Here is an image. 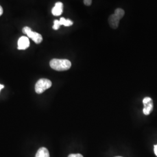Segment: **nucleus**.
<instances>
[{
  "mask_svg": "<svg viewBox=\"0 0 157 157\" xmlns=\"http://www.w3.org/2000/svg\"><path fill=\"white\" fill-rule=\"evenodd\" d=\"M51 67L57 71H64L69 69L72 63L67 59H52L50 62Z\"/></svg>",
  "mask_w": 157,
  "mask_h": 157,
  "instance_id": "1",
  "label": "nucleus"
},
{
  "mask_svg": "<svg viewBox=\"0 0 157 157\" xmlns=\"http://www.w3.org/2000/svg\"><path fill=\"white\" fill-rule=\"evenodd\" d=\"M124 11L121 8L117 9L113 14L109 17L108 22L110 26L112 29H117L119 26L120 20L124 17Z\"/></svg>",
  "mask_w": 157,
  "mask_h": 157,
  "instance_id": "2",
  "label": "nucleus"
},
{
  "mask_svg": "<svg viewBox=\"0 0 157 157\" xmlns=\"http://www.w3.org/2000/svg\"><path fill=\"white\" fill-rule=\"evenodd\" d=\"M52 86V82L47 78H41L35 85V91L37 94H41Z\"/></svg>",
  "mask_w": 157,
  "mask_h": 157,
  "instance_id": "3",
  "label": "nucleus"
},
{
  "mask_svg": "<svg viewBox=\"0 0 157 157\" xmlns=\"http://www.w3.org/2000/svg\"><path fill=\"white\" fill-rule=\"evenodd\" d=\"M23 33L26 34L29 38L33 40L35 43L40 44L43 41V37L40 34L33 32L29 27L26 26L22 29Z\"/></svg>",
  "mask_w": 157,
  "mask_h": 157,
  "instance_id": "4",
  "label": "nucleus"
},
{
  "mask_svg": "<svg viewBox=\"0 0 157 157\" xmlns=\"http://www.w3.org/2000/svg\"><path fill=\"white\" fill-rule=\"evenodd\" d=\"M143 102L144 104L143 113L146 115H148L150 114L153 109V102L150 97H145Z\"/></svg>",
  "mask_w": 157,
  "mask_h": 157,
  "instance_id": "5",
  "label": "nucleus"
},
{
  "mask_svg": "<svg viewBox=\"0 0 157 157\" xmlns=\"http://www.w3.org/2000/svg\"><path fill=\"white\" fill-rule=\"evenodd\" d=\"M30 45V41L28 37L22 36L17 41V49L24 50L28 48Z\"/></svg>",
  "mask_w": 157,
  "mask_h": 157,
  "instance_id": "6",
  "label": "nucleus"
},
{
  "mask_svg": "<svg viewBox=\"0 0 157 157\" xmlns=\"http://www.w3.org/2000/svg\"><path fill=\"white\" fill-rule=\"evenodd\" d=\"M63 4L61 2H58L55 4L54 7L52 9V13L54 16H59L63 12Z\"/></svg>",
  "mask_w": 157,
  "mask_h": 157,
  "instance_id": "7",
  "label": "nucleus"
},
{
  "mask_svg": "<svg viewBox=\"0 0 157 157\" xmlns=\"http://www.w3.org/2000/svg\"><path fill=\"white\" fill-rule=\"evenodd\" d=\"M35 157H50V153L46 148L41 147L37 152Z\"/></svg>",
  "mask_w": 157,
  "mask_h": 157,
  "instance_id": "8",
  "label": "nucleus"
},
{
  "mask_svg": "<svg viewBox=\"0 0 157 157\" xmlns=\"http://www.w3.org/2000/svg\"><path fill=\"white\" fill-rule=\"evenodd\" d=\"M59 22L61 25H63L65 26H71L73 25V22L69 19H65L64 17H61Z\"/></svg>",
  "mask_w": 157,
  "mask_h": 157,
  "instance_id": "9",
  "label": "nucleus"
},
{
  "mask_svg": "<svg viewBox=\"0 0 157 157\" xmlns=\"http://www.w3.org/2000/svg\"><path fill=\"white\" fill-rule=\"evenodd\" d=\"M61 26V23H60L59 21H58V20H55V21H54V25H53V26H52V29H53L54 30H58V29L60 28Z\"/></svg>",
  "mask_w": 157,
  "mask_h": 157,
  "instance_id": "10",
  "label": "nucleus"
},
{
  "mask_svg": "<svg viewBox=\"0 0 157 157\" xmlns=\"http://www.w3.org/2000/svg\"><path fill=\"white\" fill-rule=\"evenodd\" d=\"M83 2L85 6H90L92 3V0H84Z\"/></svg>",
  "mask_w": 157,
  "mask_h": 157,
  "instance_id": "11",
  "label": "nucleus"
},
{
  "mask_svg": "<svg viewBox=\"0 0 157 157\" xmlns=\"http://www.w3.org/2000/svg\"><path fill=\"white\" fill-rule=\"evenodd\" d=\"M68 157H83V156L80 154H70Z\"/></svg>",
  "mask_w": 157,
  "mask_h": 157,
  "instance_id": "12",
  "label": "nucleus"
},
{
  "mask_svg": "<svg viewBox=\"0 0 157 157\" xmlns=\"http://www.w3.org/2000/svg\"><path fill=\"white\" fill-rule=\"evenodd\" d=\"M154 152L155 154L157 156V144L154 146Z\"/></svg>",
  "mask_w": 157,
  "mask_h": 157,
  "instance_id": "13",
  "label": "nucleus"
},
{
  "mask_svg": "<svg viewBox=\"0 0 157 157\" xmlns=\"http://www.w3.org/2000/svg\"><path fill=\"white\" fill-rule=\"evenodd\" d=\"M3 13V9L2 8V6H0V16Z\"/></svg>",
  "mask_w": 157,
  "mask_h": 157,
  "instance_id": "14",
  "label": "nucleus"
},
{
  "mask_svg": "<svg viewBox=\"0 0 157 157\" xmlns=\"http://www.w3.org/2000/svg\"><path fill=\"white\" fill-rule=\"evenodd\" d=\"M4 87V86L3 85L0 84V91L1 90V89H2Z\"/></svg>",
  "mask_w": 157,
  "mask_h": 157,
  "instance_id": "15",
  "label": "nucleus"
},
{
  "mask_svg": "<svg viewBox=\"0 0 157 157\" xmlns=\"http://www.w3.org/2000/svg\"></svg>",
  "mask_w": 157,
  "mask_h": 157,
  "instance_id": "16",
  "label": "nucleus"
}]
</instances>
